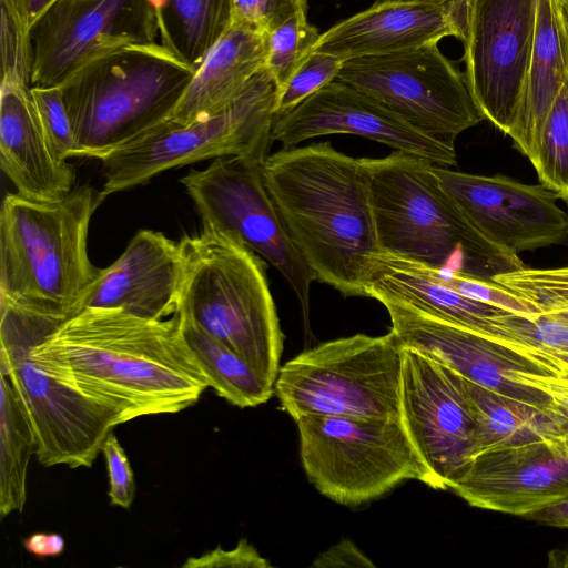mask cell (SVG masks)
Instances as JSON below:
<instances>
[{
  "mask_svg": "<svg viewBox=\"0 0 568 568\" xmlns=\"http://www.w3.org/2000/svg\"><path fill=\"white\" fill-rule=\"evenodd\" d=\"M31 351L128 420L174 414L209 381L190 349L179 313L148 320L121 308L87 307L60 323L37 317Z\"/></svg>",
  "mask_w": 568,
  "mask_h": 568,
  "instance_id": "1",
  "label": "cell"
},
{
  "mask_svg": "<svg viewBox=\"0 0 568 568\" xmlns=\"http://www.w3.org/2000/svg\"><path fill=\"white\" fill-rule=\"evenodd\" d=\"M265 186L317 281L366 296L379 252L365 158L329 142L283 148L261 164Z\"/></svg>",
  "mask_w": 568,
  "mask_h": 568,
  "instance_id": "2",
  "label": "cell"
},
{
  "mask_svg": "<svg viewBox=\"0 0 568 568\" xmlns=\"http://www.w3.org/2000/svg\"><path fill=\"white\" fill-rule=\"evenodd\" d=\"M103 202L89 184L39 201L7 193L0 212V308L62 323L80 313L101 268L88 253L93 213Z\"/></svg>",
  "mask_w": 568,
  "mask_h": 568,
  "instance_id": "3",
  "label": "cell"
},
{
  "mask_svg": "<svg viewBox=\"0 0 568 568\" xmlns=\"http://www.w3.org/2000/svg\"><path fill=\"white\" fill-rule=\"evenodd\" d=\"M365 163L379 251L491 282L526 267L471 223L439 183L434 164L399 151Z\"/></svg>",
  "mask_w": 568,
  "mask_h": 568,
  "instance_id": "4",
  "label": "cell"
},
{
  "mask_svg": "<svg viewBox=\"0 0 568 568\" xmlns=\"http://www.w3.org/2000/svg\"><path fill=\"white\" fill-rule=\"evenodd\" d=\"M195 69L160 42L129 44L82 65L60 88L72 158L103 155L165 121Z\"/></svg>",
  "mask_w": 568,
  "mask_h": 568,
  "instance_id": "5",
  "label": "cell"
},
{
  "mask_svg": "<svg viewBox=\"0 0 568 568\" xmlns=\"http://www.w3.org/2000/svg\"><path fill=\"white\" fill-rule=\"evenodd\" d=\"M179 242L185 261L179 312L275 385L284 335L264 261L234 236L205 224Z\"/></svg>",
  "mask_w": 568,
  "mask_h": 568,
  "instance_id": "6",
  "label": "cell"
},
{
  "mask_svg": "<svg viewBox=\"0 0 568 568\" xmlns=\"http://www.w3.org/2000/svg\"><path fill=\"white\" fill-rule=\"evenodd\" d=\"M1 310L0 374L8 376L31 420L38 462L91 467L123 413L79 388L31 351L36 316Z\"/></svg>",
  "mask_w": 568,
  "mask_h": 568,
  "instance_id": "7",
  "label": "cell"
},
{
  "mask_svg": "<svg viewBox=\"0 0 568 568\" xmlns=\"http://www.w3.org/2000/svg\"><path fill=\"white\" fill-rule=\"evenodd\" d=\"M403 347L390 331L322 343L286 362L275 394L295 420L304 416L400 418Z\"/></svg>",
  "mask_w": 568,
  "mask_h": 568,
  "instance_id": "8",
  "label": "cell"
},
{
  "mask_svg": "<svg viewBox=\"0 0 568 568\" xmlns=\"http://www.w3.org/2000/svg\"><path fill=\"white\" fill-rule=\"evenodd\" d=\"M277 88L262 70L221 112L181 125L163 121L140 138L103 155L100 196L146 183L155 175L211 158L242 156L263 162L268 155Z\"/></svg>",
  "mask_w": 568,
  "mask_h": 568,
  "instance_id": "9",
  "label": "cell"
},
{
  "mask_svg": "<svg viewBox=\"0 0 568 568\" xmlns=\"http://www.w3.org/2000/svg\"><path fill=\"white\" fill-rule=\"evenodd\" d=\"M303 468L341 505H359L405 480L430 484L402 418L304 416L295 419Z\"/></svg>",
  "mask_w": 568,
  "mask_h": 568,
  "instance_id": "10",
  "label": "cell"
},
{
  "mask_svg": "<svg viewBox=\"0 0 568 568\" xmlns=\"http://www.w3.org/2000/svg\"><path fill=\"white\" fill-rule=\"evenodd\" d=\"M336 80L353 85L419 132L449 145L485 119L465 74L437 43L347 59Z\"/></svg>",
  "mask_w": 568,
  "mask_h": 568,
  "instance_id": "11",
  "label": "cell"
},
{
  "mask_svg": "<svg viewBox=\"0 0 568 568\" xmlns=\"http://www.w3.org/2000/svg\"><path fill=\"white\" fill-rule=\"evenodd\" d=\"M261 162L242 156L216 158L180 182L203 224L221 230L271 263L307 313L315 272L292 240L263 181Z\"/></svg>",
  "mask_w": 568,
  "mask_h": 568,
  "instance_id": "12",
  "label": "cell"
},
{
  "mask_svg": "<svg viewBox=\"0 0 568 568\" xmlns=\"http://www.w3.org/2000/svg\"><path fill=\"white\" fill-rule=\"evenodd\" d=\"M537 0H467L465 79L485 119L508 134L524 92Z\"/></svg>",
  "mask_w": 568,
  "mask_h": 568,
  "instance_id": "13",
  "label": "cell"
},
{
  "mask_svg": "<svg viewBox=\"0 0 568 568\" xmlns=\"http://www.w3.org/2000/svg\"><path fill=\"white\" fill-rule=\"evenodd\" d=\"M156 37L149 0H58L30 31L31 85L57 87L91 60Z\"/></svg>",
  "mask_w": 568,
  "mask_h": 568,
  "instance_id": "14",
  "label": "cell"
},
{
  "mask_svg": "<svg viewBox=\"0 0 568 568\" xmlns=\"http://www.w3.org/2000/svg\"><path fill=\"white\" fill-rule=\"evenodd\" d=\"M403 347V346H402ZM400 418L434 489H448L471 462L475 420L457 373L403 347Z\"/></svg>",
  "mask_w": 568,
  "mask_h": 568,
  "instance_id": "15",
  "label": "cell"
},
{
  "mask_svg": "<svg viewBox=\"0 0 568 568\" xmlns=\"http://www.w3.org/2000/svg\"><path fill=\"white\" fill-rule=\"evenodd\" d=\"M387 310L392 332L413 348L463 377L538 408L557 409L550 396L523 384L518 375L551 374L537 358L510 344L425 314L403 302L377 298Z\"/></svg>",
  "mask_w": 568,
  "mask_h": 568,
  "instance_id": "16",
  "label": "cell"
},
{
  "mask_svg": "<svg viewBox=\"0 0 568 568\" xmlns=\"http://www.w3.org/2000/svg\"><path fill=\"white\" fill-rule=\"evenodd\" d=\"M439 183L471 223L513 253L568 242V213L557 194L540 184L504 175H480L432 165Z\"/></svg>",
  "mask_w": 568,
  "mask_h": 568,
  "instance_id": "17",
  "label": "cell"
},
{
  "mask_svg": "<svg viewBox=\"0 0 568 568\" xmlns=\"http://www.w3.org/2000/svg\"><path fill=\"white\" fill-rule=\"evenodd\" d=\"M331 134L359 135L438 166L449 168L457 161L455 145L419 132L377 100L339 80L275 118L272 129V140L283 148Z\"/></svg>",
  "mask_w": 568,
  "mask_h": 568,
  "instance_id": "18",
  "label": "cell"
},
{
  "mask_svg": "<svg viewBox=\"0 0 568 568\" xmlns=\"http://www.w3.org/2000/svg\"><path fill=\"white\" fill-rule=\"evenodd\" d=\"M471 507L526 517L568 500V433L475 456L449 486Z\"/></svg>",
  "mask_w": 568,
  "mask_h": 568,
  "instance_id": "19",
  "label": "cell"
},
{
  "mask_svg": "<svg viewBox=\"0 0 568 568\" xmlns=\"http://www.w3.org/2000/svg\"><path fill=\"white\" fill-rule=\"evenodd\" d=\"M466 4L467 0L375 1L321 33L312 52L333 54L345 61L438 43L447 37L463 41Z\"/></svg>",
  "mask_w": 568,
  "mask_h": 568,
  "instance_id": "20",
  "label": "cell"
},
{
  "mask_svg": "<svg viewBox=\"0 0 568 568\" xmlns=\"http://www.w3.org/2000/svg\"><path fill=\"white\" fill-rule=\"evenodd\" d=\"M185 276L180 242L162 232L141 230L119 258L100 275L84 307L121 308L148 320L179 312Z\"/></svg>",
  "mask_w": 568,
  "mask_h": 568,
  "instance_id": "21",
  "label": "cell"
},
{
  "mask_svg": "<svg viewBox=\"0 0 568 568\" xmlns=\"http://www.w3.org/2000/svg\"><path fill=\"white\" fill-rule=\"evenodd\" d=\"M31 85L1 82L0 165L17 193L52 201L73 190L75 174L53 155L30 92Z\"/></svg>",
  "mask_w": 568,
  "mask_h": 568,
  "instance_id": "22",
  "label": "cell"
},
{
  "mask_svg": "<svg viewBox=\"0 0 568 568\" xmlns=\"http://www.w3.org/2000/svg\"><path fill=\"white\" fill-rule=\"evenodd\" d=\"M365 293L375 300L389 297L403 302L425 314L525 349L499 323L508 311L462 295L420 263L379 251L373 258Z\"/></svg>",
  "mask_w": 568,
  "mask_h": 568,
  "instance_id": "23",
  "label": "cell"
},
{
  "mask_svg": "<svg viewBox=\"0 0 568 568\" xmlns=\"http://www.w3.org/2000/svg\"><path fill=\"white\" fill-rule=\"evenodd\" d=\"M263 32L230 24L165 121L187 125L221 112L265 68Z\"/></svg>",
  "mask_w": 568,
  "mask_h": 568,
  "instance_id": "24",
  "label": "cell"
},
{
  "mask_svg": "<svg viewBox=\"0 0 568 568\" xmlns=\"http://www.w3.org/2000/svg\"><path fill=\"white\" fill-rule=\"evenodd\" d=\"M568 78V20L559 0H537L532 53L519 108L507 134L531 162L547 115Z\"/></svg>",
  "mask_w": 568,
  "mask_h": 568,
  "instance_id": "25",
  "label": "cell"
},
{
  "mask_svg": "<svg viewBox=\"0 0 568 568\" xmlns=\"http://www.w3.org/2000/svg\"><path fill=\"white\" fill-rule=\"evenodd\" d=\"M475 420L471 459L487 450L513 447L568 433L557 409H542L483 387L457 373Z\"/></svg>",
  "mask_w": 568,
  "mask_h": 568,
  "instance_id": "26",
  "label": "cell"
},
{
  "mask_svg": "<svg viewBox=\"0 0 568 568\" xmlns=\"http://www.w3.org/2000/svg\"><path fill=\"white\" fill-rule=\"evenodd\" d=\"M160 43L195 71L231 23V0H149Z\"/></svg>",
  "mask_w": 568,
  "mask_h": 568,
  "instance_id": "27",
  "label": "cell"
},
{
  "mask_svg": "<svg viewBox=\"0 0 568 568\" xmlns=\"http://www.w3.org/2000/svg\"><path fill=\"white\" fill-rule=\"evenodd\" d=\"M183 336L215 393L240 408L266 403L275 393L268 382L244 357L210 336L178 312Z\"/></svg>",
  "mask_w": 568,
  "mask_h": 568,
  "instance_id": "28",
  "label": "cell"
},
{
  "mask_svg": "<svg viewBox=\"0 0 568 568\" xmlns=\"http://www.w3.org/2000/svg\"><path fill=\"white\" fill-rule=\"evenodd\" d=\"M0 392V515L6 517L24 507L28 465L38 443L29 415L3 374Z\"/></svg>",
  "mask_w": 568,
  "mask_h": 568,
  "instance_id": "29",
  "label": "cell"
},
{
  "mask_svg": "<svg viewBox=\"0 0 568 568\" xmlns=\"http://www.w3.org/2000/svg\"><path fill=\"white\" fill-rule=\"evenodd\" d=\"M531 164L540 183L568 204V78L547 115Z\"/></svg>",
  "mask_w": 568,
  "mask_h": 568,
  "instance_id": "30",
  "label": "cell"
},
{
  "mask_svg": "<svg viewBox=\"0 0 568 568\" xmlns=\"http://www.w3.org/2000/svg\"><path fill=\"white\" fill-rule=\"evenodd\" d=\"M265 34V68L277 92L312 52L321 33L307 21V7H301Z\"/></svg>",
  "mask_w": 568,
  "mask_h": 568,
  "instance_id": "31",
  "label": "cell"
},
{
  "mask_svg": "<svg viewBox=\"0 0 568 568\" xmlns=\"http://www.w3.org/2000/svg\"><path fill=\"white\" fill-rule=\"evenodd\" d=\"M493 282L546 311L568 303V266L528 268L498 274Z\"/></svg>",
  "mask_w": 568,
  "mask_h": 568,
  "instance_id": "32",
  "label": "cell"
},
{
  "mask_svg": "<svg viewBox=\"0 0 568 568\" xmlns=\"http://www.w3.org/2000/svg\"><path fill=\"white\" fill-rule=\"evenodd\" d=\"M344 60L324 52H311L277 92L274 114L281 116L336 80Z\"/></svg>",
  "mask_w": 568,
  "mask_h": 568,
  "instance_id": "33",
  "label": "cell"
},
{
  "mask_svg": "<svg viewBox=\"0 0 568 568\" xmlns=\"http://www.w3.org/2000/svg\"><path fill=\"white\" fill-rule=\"evenodd\" d=\"M30 92L53 155L68 162L73 154L74 138L60 88L31 85Z\"/></svg>",
  "mask_w": 568,
  "mask_h": 568,
  "instance_id": "34",
  "label": "cell"
},
{
  "mask_svg": "<svg viewBox=\"0 0 568 568\" xmlns=\"http://www.w3.org/2000/svg\"><path fill=\"white\" fill-rule=\"evenodd\" d=\"M432 270L443 283L468 298L519 315H532L539 312L532 303L495 282L479 280L449 271L437 268Z\"/></svg>",
  "mask_w": 568,
  "mask_h": 568,
  "instance_id": "35",
  "label": "cell"
},
{
  "mask_svg": "<svg viewBox=\"0 0 568 568\" xmlns=\"http://www.w3.org/2000/svg\"><path fill=\"white\" fill-rule=\"evenodd\" d=\"M1 82L31 85L32 50L30 36L1 7Z\"/></svg>",
  "mask_w": 568,
  "mask_h": 568,
  "instance_id": "36",
  "label": "cell"
},
{
  "mask_svg": "<svg viewBox=\"0 0 568 568\" xmlns=\"http://www.w3.org/2000/svg\"><path fill=\"white\" fill-rule=\"evenodd\" d=\"M306 0H231V23L266 33Z\"/></svg>",
  "mask_w": 568,
  "mask_h": 568,
  "instance_id": "37",
  "label": "cell"
},
{
  "mask_svg": "<svg viewBox=\"0 0 568 568\" xmlns=\"http://www.w3.org/2000/svg\"><path fill=\"white\" fill-rule=\"evenodd\" d=\"M101 452L108 465L110 479L108 495L111 504L130 508L135 495L134 475L129 458L113 433L105 439Z\"/></svg>",
  "mask_w": 568,
  "mask_h": 568,
  "instance_id": "38",
  "label": "cell"
},
{
  "mask_svg": "<svg viewBox=\"0 0 568 568\" xmlns=\"http://www.w3.org/2000/svg\"><path fill=\"white\" fill-rule=\"evenodd\" d=\"M211 568V567H271L246 539H241L231 550L217 547L196 558H189L183 568Z\"/></svg>",
  "mask_w": 568,
  "mask_h": 568,
  "instance_id": "39",
  "label": "cell"
},
{
  "mask_svg": "<svg viewBox=\"0 0 568 568\" xmlns=\"http://www.w3.org/2000/svg\"><path fill=\"white\" fill-rule=\"evenodd\" d=\"M313 567H375L371 559L365 556L351 540L339 541L322 552L312 564Z\"/></svg>",
  "mask_w": 568,
  "mask_h": 568,
  "instance_id": "40",
  "label": "cell"
},
{
  "mask_svg": "<svg viewBox=\"0 0 568 568\" xmlns=\"http://www.w3.org/2000/svg\"><path fill=\"white\" fill-rule=\"evenodd\" d=\"M517 377L523 384L546 392L568 422V377L554 374H523Z\"/></svg>",
  "mask_w": 568,
  "mask_h": 568,
  "instance_id": "41",
  "label": "cell"
},
{
  "mask_svg": "<svg viewBox=\"0 0 568 568\" xmlns=\"http://www.w3.org/2000/svg\"><path fill=\"white\" fill-rule=\"evenodd\" d=\"M58 0H0L22 31H30L41 16Z\"/></svg>",
  "mask_w": 568,
  "mask_h": 568,
  "instance_id": "42",
  "label": "cell"
},
{
  "mask_svg": "<svg viewBox=\"0 0 568 568\" xmlns=\"http://www.w3.org/2000/svg\"><path fill=\"white\" fill-rule=\"evenodd\" d=\"M64 539L59 534L36 532L23 540V547L30 554L39 557H57L64 550Z\"/></svg>",
  "mask_w": 568,
  "mask_h": 568,
  "instance_id": "43",
  "label": "cell"
},
{
  "mask_svg": "<svg viewBox=\"0 0 568 568\" xmlns=\"http://www.w3.org/2000/svg\"><path fill=\"white\" fill-rule=\"evenodd\" d=\"M525 518L546 526L568 528V500L537 510Z\"/></svg>",
  "mask_w": 568,
  "mask_h": 568,
  "instance_id": "44",
  "label": "cell"
},
{
  "mask_svg": "<svg viewBox=\"0 0 568 568\" xmlns=\"http://www.w3.org/2000/svg\"><path fill=\"white\" fill-rule=\"evenodd\" d=\"M546 311H552V312H556L557 314H559L565 321L568 322V303L567 304H562V305H559V306H556V307H552V308H549V310H546Z\"/></svg>",
  "mask_w": 568,
  "mask_h": 568,
  "instance_id": "45",
  "label": "cell"
},
{
  "mask_svg": "<svg viewBox=\"0 0 568 568\" xmlns=\"http://www.w3.org/2000/svg\"><path fill=\"white\" fill-rule=\"evenodd\" d=\"M560 559L561 562L558 564L557 566L560 565L561 567L568 568V551Z\"/></svg>",
  "mask_w": 568,
  "mask_h": 568,
  "instance_id": "46",
  "label": "cell"
},
{
  "mask_svg": "<svg viewBox=\"0 0 568 568\" xmlns=\"http://www.w3.org/2000/svg\"><path fill=\"white\" fill-rule=\"evenodd\" d=\"M383 1H394V0H376V2H383ZM412 1H432V2H444V1H450V0H412Z\"/></svg>",
  "mask_w": 568,
  "mask_h": 568,
  "instance_id": "47",
  "label": "cell"
},
{
  "mask_svg": "<svg viewBox=\"0 0 568 568\" xmlns=\"http://www.w3.org/2000/svg\"><path fill=\"white\" fill-rule=\"evenodd\" d=\"M562 3V2H561ZM567 20H568V2L562 3Z\"/></svg>",
  "mask_w": 568,
  "mask_h": 568,
  "instance_id": "48",
  "label": "cell"
},
{
  "mask_svg": "<svg viewBox=\"0 0 568 568\" xmlns=\"http://www.w3.org/2000/svg\"><path fill=\"white\" fill-rule=\"evenodd\" d=\"M560 2L565 3V2H568V0H559Z\"/></svg>",
  "mask_w": 568,
  "mask_h": 568,
  "instance_id": "49",
  "label": "cell"
}]
</instances>
